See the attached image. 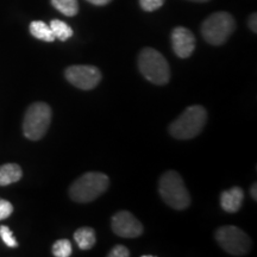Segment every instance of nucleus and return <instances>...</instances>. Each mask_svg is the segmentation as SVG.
<instances>
[{
  "label": "nucleus",
  "instance_id": "5",
  "mask_svg": "<svg viewBox=\"0 0 257 257\" xmlns=\"http://www.w3.org/2000/svg\"><path fill=\"white\" fill-rule=\"evenodd\" d=\"M51 117L53 112L46 102L37 101L29 106L23 120L24 136L30 141L43 138L50 126Z\"/></svg>",
  "mask_w": 257,
  "mask_h": 257
},
{
  "label": "nucleus",
  "instance_id": "10",
  "mask_svg": "<svg viewBox=\"0 0 257 257\" xmlns=\"http://www.w3.org/2000/svg\"><path fill=\"white\" fill-rule=\"evenodd\" d=\"M195 37L193 32L184 27H178L172 31V47L180 59H187L195 50Z\"/></svg>",
  "mask_w": 257,
  "mask_h": 257
},
{
  "label": "nucleus",
  "instance_id": "1",
  "mask_svg": "<svg viewBox=\"0 0 257 257\" xmlns=\"http://www.w3.org/2000/svg\"><path fill=\"white\" fill-rule=\"evenodd\" d=\"M206 121L207 111L205 107L189 106L169 125V133L176 140H192L201 133Z\"/></svg>",
  "mask_w": 257,
  "mask_h": 257
},
{
  "label": "nucleus",
  "instance_id": "12",
  "mask_svg": "<svg viewBox=\"0 0 257 257\" xmlns=\"http://www.w3.org/2000/svg\"><path fill=\"white\" fill-rule=\"evenodd\" d=\"M23 176V170L16 163H6L0 166V186H9L19 181Z\"/></svg>",
  "mask_w": 257,
  "mask_h": 257
},
{
  "label": "nucleus",
  "instance_id": "6",
  "mask_svg": "<svg viewBox=\"0 0 257 257\" xmlns=\"http://www.w3.org/2000/svg\"><path fill=\"white\" fill-rule=\"evenodd\" d=\"M236 29V22L229 12H216L204 21L201 35L212 46H221Z\"/></svg>",
  "mask_w": 257,
  "mask_h": 257
},
{
  "label": "nucleus",
  "instance_id": "24",
  "mask_svg": "<svg viewBox=\"0 0 257 257\" xmlns=\"http://www.w3.org/2000/svg\"><path fill=\"white\" fill-rule=\"evenodd\" d=\"M250 194H251V197L253 198V200H257V185L253 184L251 186V188H250Z\"/></svg>",
  "mask_w": 257,
  "mask_h": 257
},
{
  "label": "nucleus",
  "instance_id": "11",
  "mask_svg": "<svg viewBox=\"0 0 257 257\" xmlns=\"http://www.w3.org/2000/svg\"><path fill=\"white\" fill-rule=\"evenodd\" d=\"M244 200V192L238 186L224 191L220 194V206L227 213H236L242 207Z\"/></svg>",
  "mask_w": 257,
  "mask_h": 257
},
{
  "label": "nucleus",
  "instance_id": "9",
  "mask_svg": "<svg viewBox=\"0 0 257 257\" xmlns=\"http://www.w3.org/2000/svg\"><path fill=\"white\" fill-rule=\"evenodd\" d=\"M112 231L123 238H136L143 233V225L131 212L119 211L112 217Z\"/></svg>",
  "mask_w": 257,
  "mask_h": 257
},
{
  "label": "nucleus",
  "instance_id": "25",
  "mask_svg": "<svg viewBox=\"0 0 257 257\" xmlns=\"http://www.w3.org/2000/svg\"><path fill=\"white\" fill-rule=\"evenodd\" d=\"M188 2H193V3H207L210 0H188Z\"/></svg>",
  "mask_w": 257,
  "mask_h": 257
},
{
  "label": "nucleus",
  "instance_id": "15",
  "mask_svg": "<svg viewBox=\"0 0 257 257\" xmlns=\"http://www.w3.org/2000/svg\"><path fill=\"white\" fill-rule=\"evenodd\" d=\"M49 27L53 31V35L57 40L64 42L73 36V29L67 23L60 21V19H53L50 22Z\"/></svg>",
  "mask_w": 257,
  "mask_h": 257
},
{
  "label": "nucleus",
  "instance_id": "16",
  "mask_svg": "<svg viewBox=\"0 0 257 257\" xmlns=\"http://www.w3.org/2000/svg\"><path fill=\"white\" fill-rule=\"evenodd\" d=\"M51 4L67 17H74L79 12L78 0H51Z\"/></svg>",
  "mask_w": 257,
  "mask_h": 257
},
{
  "label": "nucleus",
  "instance_id": "21",
  "mask_svg": "<svg viewBox=\"0 0 257 257\" xmlns=\"http://www.w3.org/2000/svg\"><path fill=\"white\" fill-rule=\"evenodd\" d=\"M130 255L131 253L128 251V249L126 246L121 245V244H119V245H115L114 248L107 253L108 257H128Z\"/></svg>",
  "mask_w": 257,
  "mask_h": 257
},
{
  "label": "nucleus",
  "instance_id": "8",
  "mask_svg": "<svg viewBox=\"0 0 257 257\" xmlns=\"http://www.w3.org/2000/svg\"><path fill=\"white\" fill-rule=\"evenodd\" d=\"M67 81L82 91H91L101 81V72L94 66H70L64 72Z\"/></svg>",
  "mask_w": 257,
  "mask_h": 257
},
{
  "label": "nucleus",
  "instance_id": "13",
  "mask_svg": "<svg viewBox=\"0 0 257 257\" xmlns=\"http://www.w3.org/2000/svg\"><path fill=\"white\" fill-rule=\"evenodd\" d=\"M74 239L78 243V246L81 250H89L94 246L96 242L95 231L92 227H80L74 233Z\"/></svg>",
  "mask_w": 257,
  "mask_h": 257
},
{
  "label": "nucleus",
  "instance_id": "23",
  "mask_svg": "<svg viewBox=\"0 0 257 257\" xmlns=\"http://www.w3.org/2000/svg\"><path fill=\"white\" fill-rule=\"evenodd\" d=\"M87 2L96 6H104V5H107L108 3H111L112 0H87Z\"/></svg>",
  "mask_w": 257,
  "mask_h": 257
},
{
  "label": "nucleus",
  "instance_id": "14",
  "mask_svg": "<svg viewBox=\"0 0 257 257\" xmlns=\"http://www.w3.org/2000/svg\"><path fill=\"white\" fill-rule=\"evenodd\" d=\"M30 34L37 40L44 42H54L55 36L53 35L50 27L42 21H34L30 24Z\"/></svg>",
  "mask_w": 257,
  "mask_h": 257
},
{
  "label": "nucleus",
  "instance_id": "17",
  "mask_svg": "<svg viewBox=\"0 0 257 257\" xmlns=\"http://www.w3.org/2000/svg\"><path fill=\"white\" fill-rule=\"evenodd\" d=\"M73 253L72 243L68 239H59L53 245V255L56 257H69Z\"/></svg>",
  "mask_w": 257,
  "mask_h": 257
},
{
  "label": "nucleus",
  "instance_id": "4",
  "mask_svg": "<svg viewBox=\"0 0 257 257\" xmlns=\"http://www.w3.org/2000/svg\"><path fill=\"white\" fill-rule=\"evenodd\" d=\"M138 68L148 81L166 85L170 80V68L165 56L153 48H144L138 55Z\"/></svg>",
  "mask_w": 257,
  "mask_h": 257
},
{
  "label": "nucleus",
  "instance_id": "19",
  "mask_svg": "<svg viewBox=\"0 0 257 257\" xmlns=\"http://www.w3.org/2000/svg\"><path fill=\"white\" fill-rule=\"evenodd\" d=\"M166 0H140V5L144 11L153 12L159 10L161 6L165 4Z\"/></svg>",
  "mask_w": 257,
  "mask_h": 257
},
{
  "label": "nucleus",
  "instance_id": "18",
  "mask_svg": "<svg viewBox=\"0 0 257 257\" xmlns=\"http://www.w3.org/2000/svg\"><path fill=\"white\" fill-rule=\"evenodd\" d=\"M0 237H2L3 242H4L8 246H10V248H17L18 246V243L15 238L14 232H12L8 226H5V225H2V226H0Z\"/></svg>",
  "mask_w": 257,
  "mask_h": 257
},
{
  "label": "nucleus",
  "instance_id": "20",
  "mask_svg": "<svg viewBox=\"0 0 257 257\" xmlns=\"http://www.w3.org/2000/svg\"><path fill=\"white\" fill-rule=\"evenodd\" d=\"M14 212L12 204L5 199H0V220H4L9 218Z\"/></svg>",
  "mask_w": 257,
  "mask_h": 257
},
{
  "label": "nucleus",
  "instance_id": "7",
  "mask_svg": "<svg viewBox=\"0 0 257 257\" xmlns=\"http://www.w3.org/2000/svg\"><path fill=\"white\" fill-rule=\"evenodd\" d=\"M216 239L220 248L233 256H244L251 248L249 236L233 225L221 226L216 231Z\"/></svg>",
  "mask_w": 257,
  "mask_h": 257
},
{
  "label": "nucleus",
  "instance_id": "2",
  "mask_svg": "<svg viewBox=\"0 0 257 257\" xmlns=\"http://www.w3.org/2000/svg\"><path fill=\"white\" fill-rule=\"evenodd\" d=\"M110 186L107 175L98 172H89L80 176L69 188V197L79 204H87L99 198Z\"/></svg>",
  "mask_w": 257,
  "mask_h": 257
},
{
  "label": "nucleus",
  "instance_id": "3",
  "mask_svg": "<svg viewBox=\"0 0 257 257\" xmlns=\"http://www.w3.org/2000/svg\"><path fill=\"white\" fill-rule=\"evenodd\" d=\"M159 192L162 200L174 210H185L191 205V195L179 173L168 170L161 176Z\"/></svg>",
  "mask_w": 257,
  "mask_h": 257
},
{
  "label": "nucleus",
  "instance_id": "22",
  "mask_svg": "<svg viewBox=\"0 0 257 257\" xmlns=\"http://www.w3.org/2000/svg\"><path fill=\"white\" fill-rule=\"evenodd\" d=\"M257 15L256 14H252L251 16H250L249 17V22H248V24H249V28H250V30H251L252 32H257Z\"/></svg>",
  "mask_w": 257,
  "mask_h": 257
}]
</instances>
